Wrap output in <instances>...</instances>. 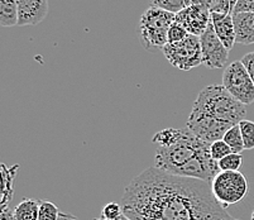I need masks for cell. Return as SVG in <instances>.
Listing matches in <instances>:
<instances>
[{
  "mask_svg": "<svg viewBox=\"0 0 254 220\" xmlns=\"http://www.w3.org/2000/svg\"><path fill=\"white\" fill-rule=\"evenodd\" d=\"M235 28V43L238 45H254V13H238L233 14Z\"/></svg>",
  "mask_w": 254,
  "mask_h": 220,
  "instance_id": "4fadbf2b",
  "label": "cell"
},
{
  "mask_svg": "<svg viewBox=\"0 0 254 220\" xmlns=\"http://www.w3.org/2000/svg\"><path fill=\"white\" fill-rule=\"evenodd\" d=\"M39 200L24 199L13 210V220H38Z\"/></svg>",
  "mask_w": 254,
  "mask_h": 220,
  "instance_id": "5bb4252c",
  "label": "cell"
},
{
  "mask_svg": "<svg viewBox=\"0 0 254 220\" xmlns=\"http://www.w3.org/2000/svg\"><path fill=\"white\" fill-rule=\"evenodd\" d=\"M122 214H123V209H122V205H120V204L109 203L104 206L103 215H101V217L105 218L106 220H115Z\"/></svg>",
  "mask_w": 254,
  "mask_h": 220,
  "instance_id": "cb8c5ba5",
  "label": "cell"
},
{
  "mask_svg": "<svg viewBox=\"0 0 254 220\" xmlns=\"http://www.w3.org/2000/svg\"><path fill=\"white\" fill-rule=\"evenodd\" d=\"M61 213L53 203L47 200H39L38 220H60Z\"/></svg>",
  "mask_w": 254,
  "mask_h": 220,
  "instance_id": "ac0fdd59",
  "label": "cell"
},
{
  "mask_svg": "<svg viewBox=\"0 0 254 220\" xmlns=\"http://www.w3.org/2000/svg\"><path fill=\"white\" fill-rule=\"evenodd\" d=\"M243 164V156L240 153H230L219 161L220 171H239Z\"/></svg>",
  "mask_w": 254,
  "mask_h": 220,
  "instance_id": "44dd1931",
  "label": "cell"
},
{
  "mask_svg": "<svg viewBox=\"0 0 254 220\" xmlns=\"http://www.w3.org/2000/svg\"><path fill=\"white\" fill-rule=\"evenodd\" d=\"M200 43H201L202 65L211 70L223 69L228 62L229 50L223 45V42L216 36L211 22L204 34L200 36Z\"/></svg>",
  "mask_w": 254,
  "mask_h": 220,
  "instance_id": "9c48e42d",
  "label": "cell"
},
{
  "mask_svg": "<svg viewBox=\"0 0 254 220\" xmlns=\"http://www.w3.org/2000/svg\"><path fill=\"white\" fill-rule=\"evenodd\" d=\"M18 25H37L48 14V0H17Z\"/></svg>",
  "mask_w": 254,
  "mask_h": 220,
  "instance_id": "8fae6325",
  "label": "cell"
},
{
  "mask_svg": "<svg viewBox=\"0 0 254 220\" xmlns=\"http://www.w3.org/2000/svg\"><path fill=\"white\" fill-rule=\"evenodd\" d=\"M120 205L131 220H233L209 182L170 175L154 166L127 186Z\"/></svg>",
  "mask_w": 254,
  "mask_h": 220,
  "instance_id": "6da1fadb",
  "label": "cell"
},
{
  "mask_svg": "<svg viewBox=\"0 0 254 220\" xmlns=\"http://www.w3.org/2000/svg\"><path fill=\"white\" fill-rule=\"evenodd\" d=\"M0 220H13V212H10L8 206L1 208V214H0Z\"/></svg>",
  "mask_w": 254,
  "mask_h": 220,
  "instance_id": "4316f807",
  "label": "cell"
},
{
  "mask_svg": "<svg viewBox=\"0 0 254 220\" xmlns=\"http://www.w3.org/2000/svg\"><path fill=\"white\" fill-rule=\"evenodd\" d=\"M223 140L226 145L232 148L233 153L242 154V152L246 149V148H244V143H243V137H242V133H240L239 124L232 127L229 131L226 132Z\"/></svg>",
  "mask_w": 254,
  "mask_h": 220,
  "instance_id": "e0dca14e",
  "label": "cell"
},
{
  "mask_svg": "<svg viewBox=\"0 0 254 220\" xmlns=\"http://www.w3.org/2000/svg\"><path fill=\"white\" fill-rule=\"evenodd\" d=\"M162 52L168 62L179 70L190 71L202 65L200 37L193 34H189L181 42L167 43Z\"/></svg>",
  "mask_w": 254,
  "mask_h": 220,
  "instance_id": "8992f818",
  "label": "cell"
},
{
  "mask_svg": "<svg viewBox=\"0 0 254 220\" xmlns=\"http://www.w3.org/2000/svg\"><path fill=\"white\" fill-rule=\"evenodd\" d=\"M223 86L243 105L254 103V84L242 61H234L226 67L223 75Z\"/></svg>",
  "mask_w": 254,
  "mask_h": 220,
  "instance_id": "52a82bcc",
  "label": "cell"
},
{
  "mask_svg": "<svg viewBox=\"0 0 254 220\" xmlns=\"http://www.w3.org/2000/svg\"><path fill=\"white\" fill-rule=\"evenodd\" d=\"M238 13H254V0H238L233 14Z\"/></svg>",
  "mask_w": 254,
  "mask_h": 220,
  "instance_id": "d4e9b609",
  "label": "cell"
},
{
  "mask_svg": "<svg viewBox=\"0 0 254 220\" xmlns=\"http://www.w3.org/2000/svg\"><path fill=\"white\" fill-rule=\"evenodd\" d=\"M0 24L3 27L18 25L17 0H0Z\"/></svg>",
  "mask_w": 254,
  "mask_h": 220,
  "instance_id": "9a60e30c",
  "label": "cell"
},
{
  "mask_svg": "<svg viewBox=\"0 0 254 220\" xmlns=\"http://www.w3.org/2000/svg\"><path fill=\"white\" fill-rule=\"evenodd\" d=\"M187 36H189V33H187L186 29H185L182 25H180L179 23L175 22L171 25L170 31H168L167 41L168 43H177L184 41Z\"/></svg>",
  "mask_w": 254,
  "mask_h": 220,
  "instance_id": "603a6c76",
  "label": "cell"
},
{
  "mask_svg": "<svg viewBox=\"0 0 254 220\" xmlns=\"http://www.w3.org/2000/svg\"><path fill=\"white\" fill-rule=\"evenodd\" d=\"M232 127L234 126L220 122V120L210 117L205 113L197 112V110H191L190 117L187 119V128L190 129L191 133L195 134L198 140L204 141L209 145L219 140H223L226 132Z\"/></svg>",
  "mask_w": 254,
  "mask_h": 220,
  "instance_id": "ba28073f",
  "label": "cell"
},
{
  "mask_svg": "<svg viewBox=\"0 0 254 220\" xmlns=\"http://www.w3.org/2000/svg\"><path fill=\"white\" fill-rule=\"evenodd\" d=\"M92 220H106V219L103 217H99V218H95V219H92Z\"/></svg>",
  "mask_w": 254,
  "mask_h": 220,
  "instance_id": "4dcf8cb0",
  "label": "cell"
},
{
  "mask_svg": "<svg viewBox=\"0 0 254 220\" xmlns=\"http://www.w3.org/2000/svg\"><path fill=\"white\" fill-rule=\"evenodd\" d=\"M176 14L156 6H149L140 17L138 33L145 50H162L168 43L167 36Z\"/></svg>",
  "mask_w": 254,
  "mask_h": 220,
  "instance_id": "277c9868",
  "label": "cell"
},
{
  "mask_svg": "<svg viewBox=\"0 0 254 220\" xmlns=\"http://www.w3.org/2000/svg\"><path fill=\"white\" fill-rule=\"evenodd\" d=\"M115 220H131V219H129V218L127 217V215L123 213V214L120 215L119 218H117V219H115Z\"/></svg>",
  "mask_w": 254,
  "mask_h": 220,
  "instance_id": "f1b7e54d",
  "label": "cell"
},
{
  "mask_svg": "<svg viewBox=\"0 0 254 220\" xmlns=\"http://www.w3.org/2000/svg\"><path fill=\"white\" fill-rule=\"evenodd\" d=\"M192 110L205 113L220 122L237 126L247 114L246 105L234 99L223 85H209L198 92Z\"/></svg>",
  "mask_w": 254,
  "mask_h": 220,
  "instance_id": "3957f363",
  "label": "cell"
},
{
  "mask_svg": "<svg viewBox=\"0 0 254 220\" xmlns=\"http://www.w3.org/2000/svg\"><path fill=\"white\" fill-rule=\"evenodd\" d=\"M210 153H211L212 158L219 162L220 159H223L224 157L229 156L230 153H233V150L229 146L224 142V140H219L210 145Z\"/></svg>",
  "mask_w": 254,
  "mask_h": 220,
  "instance_id": "7402d4cb",
  "label": "cell"
},
{
  "mask_svg": "<svg viewBox=\"0 0 254 220\" xmlns=\"http://www.w3.org/2000/svg\"><path fill=\"white\" fill-rule=\"evenodd\" d=\"M19 168L18 164H14L13 167H6L5 164H1V175H3V198H1V208L8 206L13 199V181Z\"/></svg>",
  "mask_w": 254,
  "mask_h": 220,
  "instance_id": "2e32d148",
  "label": "cell"
},
{
  "mask_svg": "<svg viewBox=\"0 0 254 220\" xmlns=\"http://www.w3.org/2000/svg\"><path fill=\"white\" fill-rule=\"evenodd\" d=\"M240 61H242V64L246 66L247 71H248V73L251 75L254 84V52L247 53L246 56H243V59L240 60Z\"/></svg>",
  "mask_w": 254,
  "mask_h": 220,
  "instance_id": "484cf974",
  "label": "cell"
},
{
  "mask_svg": "<svg viewBox=\"0 0 254 220\" xmlns=\"http://www.w3.org/2000/svg\"><path fill=\"white\" fill-rule=\"evenodd\" d=\"M175 22L182 25L189 34L202 36L211 22V13L204 5H192L182 9L175 17Z\"/></svg>",
  "mask_w": 254,
  "mask_h": 220,
  "instance_id": "30bf717a",
  "label": "cell"
},
{
  "mask_svg": "<svg viewBox=\"0 0 254 220\" xmlns=\"http://www.w3.org/2000/svg\"><path fill=\"white\" fill-rule=\"evenodd\" d=\"M252 220H254V210H253V213H252Z\"/></svg>",
  "mask_w": 254,
  "mask_h": 220,
  "instance_id": "1f68e13d",
  "label": "cell"
},
{
  "mask_svg": "<svg viewBox=\"0 0 254 220\" xmlns=\"http://www.w3.org/2000/svg\"><path fill=\"white\" fill-rule=\"evenodd\" d=\"M210 185L212 195L224 209L242 201L248 194L247 178L239 171H220Z\"/></svg>",
  "mask_w": 254,
  "mask_h": 220,
  "instance_id": "5b68a950",
  "label": "cell"
},
{
  "mask_svg": "<svg viewBox=\"0 0 254 220\" xmlns=\"http://www.w3.org/2000/svg\"><path fill=\"white\" fill-rule=\"evenodd\" d=\"M151 6L161 8L173 14H177L185 9V0H151Z\"/></svg>",
  "mask_w": 254,
  "mask_h": 220,
  "instance_id": "ffe728a7",
  "label": "cell"
},
{
  "mask_svg": "<svg viewBox=\"0 0 254 220\" xmlns=\"http://www.w3.org/2000/svg\"><path fill=\"white\" fill-rule=\"evenodd\" d=\"M239 128L242 137H243V143L246 149H254V122L252 120H242L239 123Z\"/></svg>",
  "mask_w": 254,
  "mask_h": 220,
  "instance_id": "d6986e66",
  "label": "cell"
},
{
  "mask_svg": "<svg viewBox=\"0 0 254 220\" xmlns=\"http://www.w3.org/2000/svg\"><path fill=\"white\" fill-rule=\"evenodd\" d=\"M211 24L216 36L228 50H233L235 45V28L233 14L211 13Z\"/></svg>",
  "mask_w": 254,
  "mask_h": 220,
  "instance_id": "7c38bea8",
  "label": "cell"
},
{
  "mask_svg": "<svg viewBox=\"0 0 254 220\" xmlns=\"http://www.w3.org/2000/svg\"><path fill=\"white\" fill-rule=\"evenodd\" d=\"M157 146L154 167L170 175L209 182L220 172L211 157L210 145L198 140L189 128H166L152 138Z\"/></svg>",
  "mask_w": 254,
  "mask_h": 220,
  "instance_id": "7a4b0ae2",
  "label": "cell"
},
{
  "mask_svg": "<svg viewBox=\"0 0 254 220\" xmlns=\"http://www.w3.org/2000/svg\"><path fill=\"white\" fill-rule=\"evenodd\" d=\"M229 1H230V4H232L233 8H235V4H237L238 0H229Z\"/></svg>",
  "mask_w": 254,
  "mask_h": 220,
  "instance_id": "f546056e",
  "label": "cell"
},
{
  "mask_svg": "<svg viewBox=\"0 0 254 220\" xmlns=\"http://www.w3.org/2000/svg\"><path fill=\"white\" fill-rule=\"evenodd\" d=\"M60 220H78L75 215L68 214V213H61V217H60Z\"/></svg>",
  "mask_w": 254,
  "mask_h": 220,
  "instance_id": "83f0119b",
  "label": "cell"
}]
</instances>
